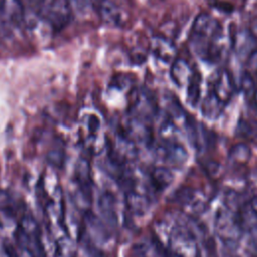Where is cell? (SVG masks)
I'll return each mask as SVG.
<instances>
[{
    "label": "cell",
    "mask_w": 257,
    "mask_h": 257,
    "mask_svg": "<svg viewBox=\"0 0 257 257\" xmlns=\"http://www.w3.org/2000/svg\"><path fill=\"white\" fill-rule=\"evenodd\" d=\"M95 10L99 13L102 20L106 21L107 23L119 25L122 21L121 11L109 0H102Z\"/></svg>",
    "instance_id": "obj_11"
},
{
    "label": "cell",
    "mask_w": 257,
    "mask_h": 257,
    "mask_svg": "<svg viewBox=\"0 0 257 257\" xmlns=\"http://www.w3.org/2000/svg\"><path fill=\"white\" fill-rule=\"evenodd\" d=\"M256 43L257 40L255 35L248 30H242L241 32L235 34L232 40L233 48L235 49L238 56L241 58H246V60L250 54L257 49Z\"/></svg>",
    "instance_id": "obj_6"
},
{
    "label": "cell",
    "mask_w": 257,
    "mask_h": 257,
    "mask_svg": "<svg viewBox=\"0 0 257 257\" xmlns=\"http://www.w3.org/2000/svg\"><path fill=\"white\" fill-rule=\"evenodd\" d=\"M195 197V191L191 188H181L175 193L174 200L180 204H189Z\"/></svg>",
    "instance_id": "obj_17"
},
{
    "label": "cell",
    "mask_w": 257,
    "mask_h": 257,
    "mask_svg": "<svg viewBox=\"0 0 257 257\" xmlns=\"http://www.w3.org/2000/svg\"><path fill=\"white\" fill-rule=\"evenodd\" d=\"M23 1L25 2V4L29 8H31L33 10H37V11L40 12V10H41V8L44 5L46 0H23Z\"/></svg>",
    "instance_id": "obj_19"
},
{
    "label": "cell",
    "mask_w": 257,
    "mask_h": 257,
    "mask_svg": "<svg viewBox=\"0 0 257 257\" xmlns=\"http://www.w3.org/2000/svg\"><path fill=\"white\" fill-rule=\"evenodd\" d=\"M225 105L226 104L223 103L218 98V96L213 91L210 90L202 100L201 112L206 118L216 119L223 112Z\"/></svg>",
    "instance_id": "obj_8"
},
{
    "label": "cell",
    "mask_w": 257,
    "mask_h": 257,
    "mask_svg": "<svg viewBox=\"0 0 257 257\" xmlns=\"http://www.w3.org/2000/svg\"><path fill=\"white\" fill-rule=\"evenodd\" d=\"M254 99H255V103H256V105H257V90H256V92H255V95H254Z\"/></svg>",
    "instance_id": "obj_21"
},
{
    "label": "cell",
    "mask_w": 257,
    "mask_h": 257,
    "mask_svg": "<svg viewBox=\"0 0 257 257\" xmlns=\"http://www.w3.org/2000/svg\"><path fill=\"white\" fill-rule=\"evenodd\" d=\"M161 151L164 159L175 165H181L185 163L188 158V153L186 149L182 145L178 144L177 141L165 142V144L161 148Z\"/></svg>",
    "instance_id": "obj_9"
},
{
    "label": "cell",
    "mask_w": 257,
    "mask_h": 257,
    "mask_svg": "<svg viewBox=\"0 0 257 257\" xmlns=\"http://www.w3.org/2000/svg\"><path fill=\"white\" fill-rule=\"evenodd\" d=\"M153 53L161 60L165 62H170L175 60L176 49L175 46L167 39L156 37L152 42Z\"/></svg>",
    "instance_id": "obj_10"
},
{
    "label": "cell",
    "mask_w": 257,
    "mask_h": 257,
    "mask_svg": "<svg viewBox=\"0 0 257 257\" xmlns=\"http://www.w3.org/2000/svg\"><path fill=\"white\" fill-rule=\"evenodd\" d=\"M216 230L219 237L227 245L234 246L237 244L242 227L240 218L238 219L229 210H220L216 216Z\"/></svg>",
    "instance_id": "obj_2"
},
{
    "label": "cell",
    "mask_w": 257,
    "mask_h": 257,
    "mask_svg": "<svg viewBox=\"0 0 257 257\" xmlns=\"http://www.w3.org/2000/svg\"><path fill=\"white\" fill-rule=\"evenodd\" d=\"M240 84H241V89L244 91L245 94H252L253 96L255 95V92L257 90L255 78L249 72H245L242 75Z\"/></svg>",
    "instance_id": "obj_16"
},
{
    "label": "cell",
    "mask_w": 257,
    "mask_h": 257,
    "mask_svg": "<svg viewBox=\"0 0 257 257\" xmlns=\"http://www.w3.org/2000/svg\"><path fill=\"white\" fill-rule=\"evenodd\" d=\"M201 76L198 72H194L192 78L190 79L188 85H187V99L188 102L195 106L200 100L201 95Z\"/></svg>",
    "instance_id": "obj_12"
},
{
    "label": "cell",
    "mask_w": 257,
    "mask_h": 257,
    "mask_svg": "<svg viewBox=\"0 0 257 257\" xmlns=\"http://www.w3.org/2000/svg\"><path fill=\"white\" fill-rule=\"evenodd\" d=\"M250 206H251V208H252V209L256 212V214H257V196H255V197L252 199Z\"/></svg>",
    "instance_id": "obj_20"
},
{
    "label": "cell",
    "mask_w": 257,
    "mask_h": 257,
    "mask_svg": "<svg viewBox=\"0 0 257 257\" xmlns=\"http://www.w3.org/2000/svg\"><path fill=\"white\" fill-rule=\"evenodd\" d=\"M237 132L242 137L255 140L257 139V123L248 120H241L238 123Z\"/></svg>",
    "instance_id": "obj_15"
},
{
    "label": "cell",
    "mask_w": 257,
    "mask_h": 257,
    "mask_svg": "<svg viewBox=\"0 0 257 257\" xmlns=\"http://www.w3.org/2000/svg\"><path fill=\"white\" fill-rule=\"evenodd\" d=\"M170 250L178 257H200V252L193 235L183 228H177L172 233V246Z\"/></svg>",
    "instance_id": "obj_4"
},
{
    "label": "cell",
    "mask_w": 257,
    "mask_h": 257,
    "mask_svg": "<svg viewBox=\"0 0 257 257\" xmlns=\"http://www.w3.org/2000/svg\"><path fill=\"white\" fill-rule=\"evenodd\" d=\"M193 70L188 64L187 61L181 58H176L171 67V77L172 80L179 87H183L184 85H188L190 79L193 76Z\"/></svg>",
    "instance_id": "obj_7"
},
{
    "label": "cell",
    "mask_w": 257,
    "mask_h": 257,
    "mask_svg": "<svg viewBox=\"0 0 257 257\" xmlns=\"http://www.w3.org/2000/svg\"><path fill=\"white\" fill-rule=\"evenodd\" d=\"M151 178L154 186L159 190H163L173 181V174L167 168H156L153 171Z\"/></svg>",
    "instance_id": "obj_13"
},
{
    "label": "cell",
    "mask_w": 257,
    "mask_h": 257,
    "mask_svg": "<svg viewBox=\"0 0 257 257\" xmlns=\"http://www.w3.org/2000/svg\"><path fill=\"white\" fill-rule=\"evenodd\" d=\"M247 66L249 68L248 72L253 77H257V49L254 50L247 58Z\"/></svg>",
    "instance_id": "obj_18"
},
{
    "label": "cell",
    "mask_w": 257,
    "mask_h": 257,
    "mask_svg": "<svg viewBox=\"0 0 257 257\" xmlns=\"http://www.w3.org/2000/svg\"><path fill=\"white\" fill-rule=\"evenodd\" d=\"M222 36L223 28L220 22L213 16L202 13L193 23L190 36L191 46L202 60L216 62L221 54L219 42Z\"/></svg>",
    "instance_id": "obj_1"
},
{
    "label": "cell",
    "mask_w": 257,
    "mask_h": 257,
    "mask_svg": "<svg viewBox=\"0 0 257 257\" xmlns=\"http://www.w3.org/2000/svg\"><path fill=\"white\" fill-rule=\"evenodd\" d=\"M40 13L55 29H61L66 26L71 16L67 0H46Z\"/></svg>",
    "instance_id": "obj_3"
},
{
    "label": "cell",
    "mask_w": 257,
    "mask_h": 257,
    "mask_svg": "<svg viewBox=\"0 0 257 257\" xmlns=\"http://www.w3.org/2000/svg\"><path fill=\"white\" fill-rule=\"evenodd\" d=\"M251 150L246 144H237L230 151V158L235 162H247L250 159Z\"/></svg>",
    "instance_id": "obj_14"
},
{
    "label": "cell",
    "mask_w": 257,
    "mask_h": 257,
    "mask_svg": "<svg viewBox=\"0 0 257 257\" xmlns=\"http://www.w3.org/2000/svg\"><path fill=\"white\" fill-rule=\"evenodd\" d=\"M211 91H213L225 104L231 100L235 93V84L233 77L227 70H221L216 73L212 82Z\"/></svg>",
    "instance_id": "obj_5"
}]
</instances>
